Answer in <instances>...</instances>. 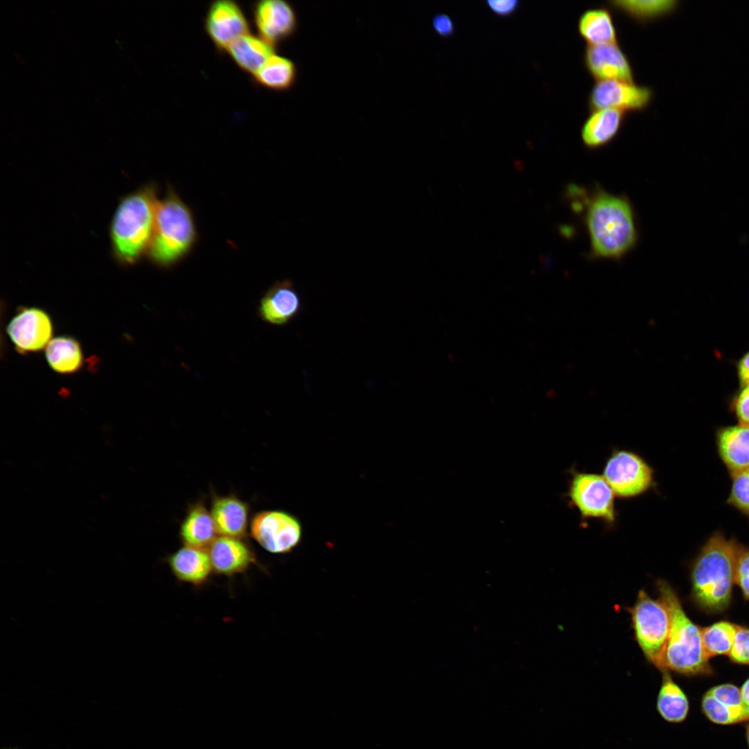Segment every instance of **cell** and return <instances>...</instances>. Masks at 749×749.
<instances>
[{"mask_svg":"<svg viewBox=\"0 0 749 749\" xmlns=\"http://www.w3.org/2000/svg\"><path fill=\"white\" fill-rule=\"evenodd\" d=\"M730 660L739 664H749V628L737 626L730 654Z\"/></svg>","mask_w":749,"mask_h":749,"instance_id":"cell-31","label":"cell"},{"mask_svg":"<svg viewBox=\"0 0 749 749\" xmlns=\"http://www.w3.org/2000/svg\"><path fill=\"white\" fill-rule=\"evenodd\" d=\"M656 709L660 716L669 723H680L689 712L688 699L681 688L673 680L668 671L663 672Z\"/></svg>","mask_w":749,"mask_h":749,"instance_id":"cell-27","label":"cell"},{"mask_svg":"<svg viewBox=\"0 0 749 749\" xmlns=\"http://www.w3.org/2000/svg\"><path fill=\"white\" fill-rule=\"evenodd\" d=\"M296 79L297 68L295 63L288 58L275 53L252 76L255 85L276 92L290 89Z\"/></svg>","mask_w":749,"mask_h":749,"instance_id":"cell-24","label":"cell"},{"mask_svg":"<svg viewBox=\"0 0 749 749\" xmlns=\"http://www.w3.org/2000/svg\"><path fill=\"white\" fill-rule=\"evenodd\" d=\"M255 26L258 35L276 47L295 32L298 19L289 2L283 0H263L252 6Z\"/></svg>","mask_w":749,"mask_h":749,"instance_id":"cell-13","label":"cell"},{"mask_svg":"<svg viewBox=\"0 0 749 749\" xmlns=\"http://www.w3.org/2000/svg\"><path fill=\"white\" fill-rule=\"evenodd\" d=\"M738 374L740 383L743 386L745 387L749 385V352L739 362Z\"/></svg>","mask_w":749,"mask_h":749,"instance_id":"cell-36","label":"cell"},{"mask_svg":"<svg viewBox=\"0 0 749 749\" xmlns=\"http://www.w3.org/2000/svg\"><path fill=\"white\" fill-rule=\"evenodd\" d=\"M276 49L259 35L250 33L232 42L226 53L239 69L253 76Z\"/></svg>","mask_w":749,"mask_h":749,"instance_id":"cell-21","label":"cell"},{"mask_svg":"<svg viewBox=\"0 0 749 749\" xmlns=\"http://www.w3.org/2000/svg\"><path fill=\"white\" fill-rule=\"evenodd\" d=\"M45 357L55 372L63 374L78 372L83 364V352L80 343L67 336L52 338L45 348Z\"/></svg>","mask_w":749,"mask_h":749,"instance_id":"cell-25","label":"cell"},{"mask_svg":"<svg viewBox=\"0 0 749 749\" xmlns=\"http://www.w3.org/2000/svg\"><path fill=\"white\" fill-rule=\"evenodd\" d=\"M653 90L635 82L606 80L596 81L591 88L587 105L590 112L617 109L625 112H642L653 101Z\"/></svg>","mask_w":749,"mask_h":749,"instance_id":"cell-10","label":"cell"},{"mask_svg":"<svg viewBox=\"0 0 749 749\" xmlns=\"http://www.w3.org/2000/svg\"><path fill=\"white\" fill-rule=\"evenodd\" d=\"M213 571L232 576L247 570L255 556L241 538L220 535L207 547Z\"/></svg>","mask_w":749,"mask_h":749,"instance_id":"cell-16","label":"cell"},{"mask_svg":"<svg viewBox=\"0 0 749 749\" xmlns=\"http://www.w3.org/2000/svg\"><path fill=\"white\" fill-rule=\"evenodd\" d=\"M733 411L739 424L749 427V385L745 386L735 399Z\"/></svg>","mask_w":749,"mask_h":749,"instance_id":"cell-33","label":"cell"},{"mask_svg":"<svg viewBox=\"0 0 749 749\" xmlns=\"http://www.w3.org/2000/svg\"><path fill=\"white\" fill-rule=\"evenodd\" d=\"M173 575L183 583L193 585L205 583L213 572L207 550L184 545L167 558Z\"/></svg>","mask_w":749,"mask_h":749,"instance_id":"cell-19","label":"cell"},{"mask_svg":"<svg viewBox=\"0 0 749 749\" xmlns=\"http://www.w3.org/2000/svg\"><path fill=\"white\" fill-rule=\"evenodd\" d=\"M737 629V625L726 621L701 628L703 646L706 655L709 658L716 655H728Z\"/></svg>","mask_w":749,"mask_h":749,"instance_id":"cell-28","label":"cell"},{"mask_svg":"<svg viewBox=\"0 0 749 749\" xmlns=\"http://www.w3.org/2000/svg\"><path fill=\"white\" fill-rule=\"evenodd\" d=\"M210 513L220 535L242 538L246 534L248 506L236 496L215 497Z\"/></svg>","mask_w":749,"mask_h":749,"instance_id":"cell-20","label":"cell"},{"mask_svg":"<svg viewBox=\"0 0 749 749\" xmlns=\"http://www.w3.org/2000/svg\"><path fill=\"white\" fill-rule=\"evenodd\" d=\"M302 302L293 282L290 279L277 281L261 298L257 314L269 325L284 326L298 316Z\"/></svg>","mask_w":749,"mask_h":749,"instance_id":"cell-15","label":"cell"},{"mask_svg":"<svg viewBox=\"0 0 749 749\" xmlns=\"http://www.w3.org/2000/svg\"><path fill=\"white\" fill-rule=\"evenodd\" d=\"M637 642L646 659L663 670V655L668 638L670 619L668 610L659 599L639 590L636 602L628 609Z\"/></svg>","mask_w":749,"mask_h":749,"instance_id":"cell-6","label":"cell"},{"mask_svg":"<svg viewBox=\"0 0 749 749\" xmlns=\"http://www.w3.org/2000/svg\"><path fill=\"white\" fill-rule=\"evenodd\" d=\"M216 534L211 513L201 503L192 506L180 526V535L184 544L207 549Z\"/></svg>","mask_w":749,"mask_h":749,"instance_id":"cell-23","label":"cell"},{"mask_svg":"<svg viewBox=\"0 0 749 749\" xmlns=\"http://www.w3.org/2000/svg\"><path fill=\"white\" fill-rule=\"evenodd\" d=\"M432 25L435 31L442 37H449L454 32V24L449 15L439 13L434 16Z\"/></svg>","mask_w":749,"mask_h":749,"instance_id":"cell-34","label":"cell"},{"mask_svg":"<svg viewBox=\"0 0 749 749\" xmlns=\"http://www.w3.org/2000/svg\"><path fill=\"white\" fill-rule=\"evenodd\" d=\"M626 115L623 111L610 108L590 112L580 129L584 146L594 150L610 143L621 130Z\"/></svg>","mask_w":749,"mask_h":749,"instance_id":"cell-18","label":"cell"},{"mask_svg":"<svg viewBox=\"0 0 749 749\" xmlns=\"http://www.w3.org/2000/svg\"><path fill=\"white\" fill-rule=\"evenodd\" d=\"M602 475L615 496L621 499L639 497L655 486L653 468L639 454L628 449H613Z\"/></svg>","mask_w":749,"mask_h":749,"instance_id":"cell-8","label":"cell"},{"mask_svg":"<svg viewBox=\"0 0 749 749\" xmlns=\"http://www.w3.org/2000/svg\"><path fill=\"white\" fill-rule=\"evenodd\" d=\"M735 583L740 587L744 598L749 600V547L741 545L738 554Z\"/></svg>","mask_w":749,"mask_h":749,"instance_id":"cell-32","label":"cell"},{"mask_svg":"<svg viewBox=\"0 0 749 749\" xmlns=\"http://www.w3.org/2000/svg\"><path fill=\"white\" fill-rule=\"evenodd\" d=\"M486 3L493 12L500 16L510 15L518 7L517 0H489Z\"/></svg>","mask_w":749,"mask_h":749,"instance_id":"cell-35","label":"cell"},{"mask_svg":"<svg viewBox=\"0 0 749 749\" xmlns=\"http://www.w3.org/2000/svg\"><path fill=\"white\" fill-rule=\"evenodd\" d=\"M583 63L596 81L634 82L632 64L619 43L587 45L583 53Z\"/></svg>","mask_w":749,"mask_h":749,"instance_id":"cell-14","label":"cell"},{"mask_svg":"<svg viewBox=\"0 0 749 749\" xmlns=\"http://www.w3.org/2000/svg\"><path fill=\"white\" fill-rule=\"evenodd\" d=\"M718 700L727 706L741 721H747L740 689L732 684L717 685L708 691Z\"/></svg>","mask_w":749,"mask_h":749,"instance_id":"cell-30","label":"cell"},{"mask_svg":"<svg viewBox=\"0 0 749 749\" xmlns=\"http://www.w3.org/2000/svg\"><path fill=\"white\" fill-rule=\"evenodd\" d=\"M250 533L267 551L282 554L289 553L300 544L302 528L300 521L287 512L265 510L253 517Z\"/></svg>","mask_w":749,"mask_h":749,"instance_id":"cell-9","label":"cell"},{"mask_svg":"<svg viewBox=\"0 0 749 749\" xmlns=\"http://www.w3.org/2000/svg\"><path fill=\"white\" fill-rule=\"evenodd\" d=\"M577 26L579 35L587 45L618 43L612 15L605 7L585 10L578 19Z\"/></svg>","mask_w":749,"mask_h":749,"instance_id":"cell-22","label":"cell"},{"mask_svg":"<svg viewBox=\"0 0 749 749\" xmlns=\"http://www.w3.org/2000/svg\"><path fill=\"white\" fill-rule=\"evenodd\" d=\"M4 749H19V748H4Z\"/></svg>","mask_w":749,"mask_h":749,"instance_id":"cell-39","label":"cell"},{"mask_svg":"<svg viewBox=\"0 0 749 749\" xmlns=\"http://www.w3.org/2000/svg\"><path fill=\"white\" fill-rule=\"evenodd\" d=\"M746 738H747L748 743V746H749V725L748 726L747 730H746Z\"/></svg>","mask_w":749,"mask_h":749,"instance_id":"cell-38","label":"cell"},{"mask_svg":"<svg viewBox=\"0 0 749 749\" xmlns=\"http://www.w3.org/2000/svg\"><path fill=\"white\" fill-rule=\"evenodd\" d=\"M657 588L670 619L662 672L670 670L686 675L712 673L709 658L703 646L701 628L687 616L676 593L666 581L658 580Z\"/></svg>","mask_w":749,"mask_h":749,"instance_id":"cell-4","label":"cell"},{"mask_svg":"<svg viewBox=\"0 0 749 749\" xmlns=\"http://www.w3.org/2000/svg\"><path fill=\"white\" fill-rule=\"evenodd\" d=\"M741 545L736 539H727L721 531H716L694 560L691 596L705 612H721L730 605Z\"/></svg>","mask_w":749,"mask_h":749,"instance_id":"cell-2","label":"cell"},{"mask_svg":"<svg viewBox=\"0 0 749 749\" xmlns=\"http://www.w3.org/2000/svg\"><path fill=\"white\" fill-rule=\"evenodd\" d=\"M196 227L189 207L172 188L158 200L153 236L147 252L150 261L169 267L192 249Z\"/></svg>","mask_w":749,"mask_h":749,"instance_id":"cell-5","label":"cell"},{"mask_svg":"<svg viewBox=\"0 0 749 749\" xmlns=\"http://www.w3.org/2000/svg\"><path fill=\"white\" fill-rule=\"evenodd\" d=\"M576 210L583 212L589 239L590 256L619 260L636 246L638 229L635 213L629 199L597 187L587 192L576 185L567 187Z\"/></svg>","mask_w":749,"mask_h":749,"instance_id":"cell-1","label":"cell"},{"mask_svg":"<svg viewBox=\"0 0 749 749\" xmlns=\"http://www.w3.org/2000/svg\"><path fill=\"white\" fill-rule=\"evenodd\" d=\"M158 199L154 184L124 196L110 225L112 250L117 261L132 265L147 255L151 241Z\"/></svg>","mask_w":749,"mask_h":749,"instance_id":"cell-3","label":"cell"},{"mask_svg":"<svg viewBox=\"0 0 749 749\" xmlns=\"http://www.w3.org/2000/svg\"><path fill=\"white\" fill-rule=\"evenodd\" d=\"M204 28L216 50L223 53L238 37L250 33V27L241 6L234 1L218 0L209 5Z\"/></svg>","mask_w":749,"mask_h":749,"instance_id":"cell-12","label":"cell"},{"mask_svg":"<svg viewBox=\"0 0 749 749\" xmlns=\"http://www.w3.org/2000/svg\"><path fill=\"white\" fill-rule=\"evenodd\" d=\"M718 455L729 474L749 468V427H720L716 432Z\"/></svg>","mask_w":749,"mask_h":749,"instance_id":"cell-17","label":"cell"},{"mask_svg":"<svg viewBox=\"0 0 749 749\" xmlns=\"http://www.w3.org/2000/svg\"><path fill=\"white\" fill-rule=\"evenodd\" d=\"M7 334L17 352H37L52 339L53 326L49 314L37 307H24L8 322Z\"/></svg>","mask_w":749,"mask_h":749,"instance_id":"cell-11","label":"cell"},{"mask_svg":"<svg viewBox=\"0 0 749 749\" xmlns=\"http://www.w3.org/2000/svg\"><path fill=\"white\" fill-rule=\"evenodd\" d=\"M741 701L743 707V709L747 718V721L749 720V678L744 682L741 689H740Z\"/></svg>","mask_w":749,"mask_h":749,"instance_id":"cell-37","label":"cell"},{"mask_svg":"<svg viewBox=\"0 0 749 749\" xmlns=\"http://www.w3.org/2000/svg\"><path fill=\"white\" fill-rule=\"evenodd\" d=\"M567 497L585 519H599L605 524H615V494L603 475L572 470Z\"/></svg>","mask_w":749,"mask_h":749,"instance_id":"cell-7","label":"cell"},{"mask_svg":"<svg viewBox=\"0 0 749 749\" xmlns=\"http://www.w3.org/2000/svg\"><path fill=\"white\" fill-rule=\"evenodd\" d=\"M675 0H614L607 3L632 20L646 24L671 14L678 6Z\"/></svg>","mask_w":749,"mask_h":749,"instance_id":"cell-26","label":"cell"},{"mask_svg":"<svg viewBox=\"0 0 749 749\" xmlns=\"http://www.w3.org/2000/svg\"><path fill=\"white\" fill-rule=\"evenodd\" d=\"M730 476L732 483L726 503L749 518V468Z\"/></svg>","mask_w":749,"mask_h":749,"instance_id":"cell-29","label":"cell"}]
</instances>
